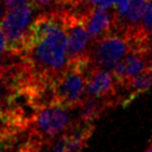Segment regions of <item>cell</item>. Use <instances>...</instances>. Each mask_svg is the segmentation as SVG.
Instances as JSON below:
<instances>
[{"mask_svg": "<svg viewBox=\"0 0 152 152\" xmlns=\"http://www.w3.org/2000/svg\"><path fill=\"white\" fill-rule=\"evenodd\" d=\"M150 48V47H149ZM132 49L131 52L121 59L112 69V75L119 84L120 90L130 80L140 74L145 68L152 66L149 58L148 49Z\"/></svg>", "mask_w": 152, "mask_h": 152, "instance_id": "ba28073f", "label": "cell"}, {"mask_svg": "<svg viewBox=\"0 0 152 152\" xmlns=\"http://www.w3.org/2000/svg\"><path fill=\"white\" fill-rule=\"evenodd\" d=\"M92 68L88 59L71 61L63 74L50 86L52 105L75 110L86 96V80Z\"/></svg>", "mask_w": 152, "mask_h": 152, "instance_id": "7a4b0ae2", "label": "cell"}, {"mask_svg": "<svg viewBox=\"0 0 152 152\" xmlns=\"http://www.w3.org/2000/svg\"><path fill=\"white\" fill-rule=\"evenodd\" d=\"M82 18L84 20L86 30L90 34L92 40L99 39L114 28V14L113 11L101 9L99 7L88 8L83 11Z\"/></svg>", "mask_w": 152, "mask_h": 152, "instance_id": "30bf717a", "label": "cell"}, {"mask_svg": "<svg viewBox=\"0 0 152 152\" xmlns=\"http://www.w3.org/2000/svg\"><path fill=\"white\" fill-rule=\"evenodd\" d=\"M7 12H8V10H7V8H6L4 1L0 0V24L2 23V20H4L5 17L7 16Z\"/></svg>", "mask_w": 152, "mask_h": 152, "instance_id": "d6986e66", "label": "cell"}, {"mask_svg": "<svg viewBox=\"0 0 152 152\" xmlns=\"http://www.w3.org/2000/svg\"><path fill=\"white\" fill-rule=\"evenodd\" d=\"M86 96L115 97L120 100V86L112 75V72L97 68L92 65L86 80Z\"/></svg>", "mask_w": 152, "mask_h": 152, "instance_id": "9c48e42d", "label": "cell"}, {"mask_svg": "<svg viewBox=\"0 0 152 152\" xmlns=\"http://www.w3.org/2000/svg\"><path fill=\"white\" fill-rule=\"evenodd\" d=\"M36 8L31 2L20 7L18 9L7 12V16L1 23V29L7 42V52L21 56L24 54L29 27L33 21Z\"/></svg>", "mask_w": 152, "mask_h": 152, "instance_id": "5b68a950", "label": "cell"}, {"mask_svg": "<svg viewBox=\"0 0 152 152\" xmlns=\"http://www.w3.org/2000/svg\"><path fill=\"white\" fill-rule=\"evenodd\" d=\"M42 147H43L42 144H39L35 140L29 138L28 134V139L21 143L17 152H42Z\"/></svg>", "mask_w": 152, "mask_h": 152, "instance_id": "9a60e30c", "label": "cell"}, {"mask_svg": "<svg viewBox=\"0 0 152 152\" xmlns=\"http://www.w3.org/2000/svg\"><path fill=\"white\" fill-rule=\"evenodd\" d=\"M115 2H116V0H102L100 4L97 5V7L101 8V9L110 10L111 8H114Z\"/></svg>", "mask_w": 152, "mask_h": 152, "instance_id": "e0dca14e", "label": "cell"}, {"mask_svg": "<svg viewBox=\"0 0 152 152\" xmlns=\"http://www.w3.org/2000/svg\"><path fill=\"white\" fill-rule=\"evenodd\" d=\"M78 123L76 109L47 105L38 110L33 116L28 126L29 138L44 145Z\"/></svg>", "mask_w": 152, "mask_h": 152, "instance_id": "3957f363", "label": "cell"}, {"mask_svg": "<svg viewBox=\"0 0 152 152\" xmlns=\"http://www.w3.org/2000/svg\"><path fill=\"white\" fill-rule=\"evenodd\" d=\"M94 130V123H78L69 131L45 143L42 152H81L87 147Z\"/></svg>", "mask_w": 152, "mask_h": 152, "instance_id": "52a82bcc", "label": "cell"}, {"mask_svg": "<svg viewBox=\"0 0 152 152\" xmlns=\"http://www.w3.org/2000/svg\"><path fill=\"white\" fill-rule=\"evenodd\" d=\"M7 53V42H6L5 35L2 33V29L0 27V54Z\"/></svg>", "mask_w": 152, "mask_h": 152, "instance_id": "ac0fdd59", "label": "cell"}, {"mask_svg": "<svg viewBox=\"0 0 152 152\" xmlns=\"http://www.w3.org/2000/svg\"><path fill=\"white\" fill-rule=\"evenodd\" d=\"M101 1L102 0H67V5L73 9V11L82 14L88 8L97 7Z\"/></svg>", "mask_w": 152, "mask_h": 152, "instance_id": "5bb4252c", "label": "cell"}, {"mask_svg": "<svg viewBox=\"0 0 152 152\" xmlns=\"http://www.w3.org/2000/svg\"><path fill=\"white\" fill-rule=\"evenodd\" d=\"M36 83L52 84L69 64L63 10L42 11L33 19L21 55Z\"/></svg>", "mask_w": 152, "mask_h": 152, "instance_id": "6da1fadb", "label": "cell"}, {"mask_svg": "<svg viewBox=\"0 0 152 152\" xmlns=\"http://www.w3.org/2000/svg\"><path fill=\"white\" fill-rule=\"evenodd\" d=\"M64 12V23L67 35V52L71 61L88 59V52L92 38L87 33L84 20L80 14L68 9H61Z\"/></svg>", "mask_w": 152, "mask_h": 152, "instance_id": "8992f818", "label": "cell"}, {"mask_svg": "<svg viewBox=\"0 0 152 152\" xmlns=\"http://www.w3.org/2000/svg\"><path fill=\"white\" fill-rule=\"evenodd\" d=\"M132 49H134V42L128 33L112 30L92 42L88 61L94 67L112 71Z\"/></svg>", "mask_w": 152, "mask_h": 152, "instance_id": "277c9868", "label": "cell"}, {"mask_svg": "<svg viewBox=\"0 0 152 152\" xmlns=\"http://www.w3.org/2000/svg\"><path fill=\"white\" fill-rule=\"evenodd\" d=\"M2 1H4V4H5L8 11L18 9L20 7H23V6L30 2V0H2Z\"/></svg>", "mask_w": 152, "mask_h": 152, "instance_id": "2e32d148", "label": "cell"}, {"mask_svg": "<svg viewBox=\"0 0 152 152\" xmlns=\"http://www.w3.org/2000/svg\"><path fill=\"white\" fill-rule=\"evenodd\" d=\"M151 141H152V137H151Z\"/></svg>", "mask_w": 152, "mask_h": 152, "instance_id": "44dd1931", "label": "cell"}, {"mask_svg": "<svg viewBox=\"0 0 152 152\" xmlns=\"http://www.w3.org/2000/svg\"><path fill=\"white\" fill-rule=\"evenodd\" d=\"M66 0H30V2L37 10L49 11V10H59L63 8Z\"/></svg>", "mask_w": 152, "mask_h": 152, "instance_id": "4fadbf2b", "label": "cell"}, {"mask_svg": "<svg viewBox=\"0 0 152 152\" xmlns=\"http://www.w3.org/2000/svg\"><path fill=\"white\" fill-rule=\"evenodd\" d=\"M152 87V66L145 68L140 74L134 76L132 80L125 84V85L120 90V92L123 90L126 91V95H124L121 105L126 106L132 102L137 96L147 92L149 88Z\"/></svg>", "mask_w": 152, "mask_h": 152, "instance_id": "7c38bea8", "label": "cell"}, {"mask_svg": "<svg viewBox=\"0 0 152 152\" xmlns=\"http://www.w3.org/2000/svg\"><path fill=\"white\" fill-rule=\"evenodd\" d=\"M120 102L115 97H93L85 96L80 106L76 109L80 123H94L107 109L115 107Z\"/></svg>", "mask_w": 152, "mask_h": 152, "instance_id": "8fae6325", "label": "cell"}, {"mask_svg": "<svg viewBox=\"0 0 152 152\" xmlns=\"http://www.w3.org/2000/svg\"><path fill=\"white\" fill-rule=\"evenodd\" d=\"M143 152H152V145H150V147L148 148L147 150H144Z\"/></svg>", "mask_w": 152, "mask_h": 152, "instance_id": "ffe728a7", "label": "cell"}]
</instances>
